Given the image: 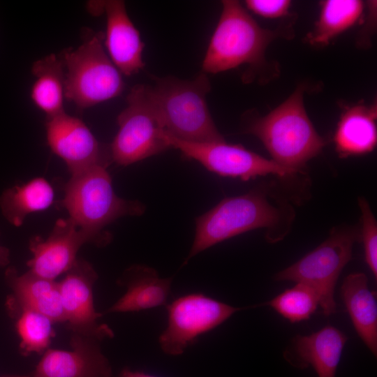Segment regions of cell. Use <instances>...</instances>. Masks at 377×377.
I'll return each mask as SVG.
<instances>
[{
	"mask_svg": "<svg viewBox=\"0 0 377 377\" xmlns=\"http://www.w3.org/2000/svg\"><path fill=\"white\" fill-rule=\"evenodd\" d=\"M8 250L0 246V266H3L8 263Z\"/></svg>",
	"mask_w": 377,
	"mask_h": 377,
	"instance_id": "cell-29",
	"label": "cell"
},
{
	"mask_svg": "<svg viewBox=\"0 0 377 377\" xmlns=\"http://www.w3.org/2000/svg\"><path fill=\"white\" fill-rule=\"evenodd\" d=\"M54 199V189L49 182L36 177L6 189L0 196V208L10 224L20 227L29 214L47 209Z\"/></svg>",
	"mask_w": 377,
	"mask_h": 377,
	"instance_id": "cell-22",
	"label": "cell"
},
{
	"mask_svg": "<svg viewBox=\"0 0 377 377\" xmlns=\"http://www.w3.org/2000/svg\"><path fill=\"white\" fill-rule=\"evenodd\" d=\"M302 86L264 117L252 121L246 133L257 137L277 163L302 172L325 145L309 118Z\"/></svg>",
	"mask_w": 377,
	"mask_h": 377,
	"instance_id": "cell-1",
	"label": "cell"
},
{
	"mask_svg": "<svg viewBox=\"0 0 377 377\" xmlns=\"http://www.w3.org/2000/svg\"><path fill=\"white\" fill-rule=\"evenodd\" d=\"M364 3L360 0H327L320 2V12L306 41L314 46H324L346 31L361 18Z\"/></svg>",
	"mask_w": 377,
	"mask_h": 377,
	"instance_id": "cell-23",
	"label": "cell"
},
{
	"mask_svg": "<svg viewBox=\"0 0 377 377\" xmlns=\"http://www.w3.org/2000/svg\"><path fill=\"white\" fill-rule=\"evenodd\" d=\"M171 278H160L151 267L137 265L129 268L123 285L126 293L108 312H135L165 305L171 289Z\"/></svg>",
	"mask_w": 377,
	"mask_h": 377,
	"instance_id": "cell-18",
	"label": "cell"
},
{
	"mask_svg": "<svg viewBox=\"0 0 377 377\" xmlns=\"http://www.w3.org/2000/svg\"><path fill=\"white\" fill-rule=\"evenodd\" d=\"M68 218L89 233L98 245H105L111 237L104 228L126 216H140L145 206L138 200H126L114 191L111 177L103 167H94L71 175L59 202Z\"/></svg>",
	"mask_w": 377,
	"mask_h": 377,
	"instance_id": "cell-3",
	"label": "cell"
},
{
	"mask_svg": "<svg viewBox=\"0 0 377 377\" xmlns=\"http://www.w3.org/2000/svg\"><path fill=\"white\" fill-rule=\"evenodd\" d=\"M284 213L269 201L263 189L224 198L196 218L194 239L186 263L208 248L249 230H278L284 224Z\"/></svg>",
	"mask_w": 377,
	"mask_h": 377,
	"instance_id": "cell-6",
	"label": "cell"
},
{
	"mask_svg": "<svg viewBox=\"0 0 377 377\" xmlns=\"http://www.w3.org/2000/svg\"><path fill=\"white\" fill-rule=\"evenodd\" d=\"M170 147L179 150L186 158L197 161L208 170L223 177L243 181L259 176L292 175L298 171L283 166L249 151L240 145L220 142H191L179 140L166 132Z\"/></svg>",
	"mask_w": 377,
	"mask_h": 377,
	"instance_id": "cell-10",
	"label": "cell"
},
{
	"mask_svg": "<svg viewBox=\"0 0 377 377\" xmlns=\"http://www.w3.org/2000/svg\"><path fill=\"white\" fill-rule=\"evenodd\" d=\"M154 80L150 93L168 134L191 142H225L207 106L211 84L205 73L190 80L173 76Z\"/></svg>",
	"mask_w": 377,
	"mask_h": 377,
	"instance_id": "cell-2",
	"label": "cell"
},
{
	"mask_svg": "<svg viewBox=\"0 0 377 377\" xmlns=\"http://www.w3.org/2000/svg\"><path fill=\"white\" fill-rule=\"evenodd\" d=\"M346 341L343 332L327 325L309 335H296L285 358L298 368L312 367L318 377H335Z\"/></svg>",
	"mask_w": 377,
	"mask_h": 377,
	"instance_id": "cell-16",
	"label": "cell"
},
{
	"mask_svg": "<svg viewBox=\"0 0 377 377\" xmlns=\"http://www.w3.org/2000/svg\"><path fill=\"white\" fill-rule=\"evenodd\" d=\"M97 278L90 263L77 258L58 283L65 322L70 328L74 333L103 339L112 337L113 332L108 325L98 324L101 313L95 310L93 295Z\"/></svg>",
	"mask_w": 377,
	"mask_h": 377,
	"instance_id": "cell-12",
	"label": "cell"
},
{
	"mask_svg": "<svg viewBox=\"0 0 377 377\" xmlns=\"http://www.w3.org/2000/svg\"><path fill=\"white\" fill-rule=\"evenodd\" d=\"M168 325L159 337L162 350L178 355L198 337L218 327L242 309L202 293L181 296L166 306Z\"/></svg>",
	"mask_w": 377,
	"mask_h": 377,
	"instance_id": "cell-9",
	"label": "cell"
},
{
	"mask_svg": "<svg viewBox=\"0 0 377 377\" xmlns=\"http://www.w3.org/2000/svg\"><path fill=\"white\" fill-rule=\"evenodd\" d=\"M31 72L36 77L31 89L34 103L45 113L46 118L64 112L65 69L61 58L50 54L38 59Z\"/></svg>",
	"mask_w": 377,
	"mask_h": 377,
	"instance_id": "cell-21",
	"label": "cell"
},
{
	"mask_svg": "<svg viewBox=\"0 0 377 377\" xmlns=\"http://www.w3.org/2000/svg\"><path fill=\"white\" fill-rule=\"evenodd\" d=\"M106 15L104 45L108 54L119 72L131 76L145 66L142 52L145 44L139 31L130 19L124 1H103Z\"/></svg>",
	"mask_w": 377,
	"mask_h": 377,
	"instance_id": "cell-15",
	"label": "cell"
},
{
	"mask_svg": "<svg viewBox=\"0 0 377 377\" xmlns=\"http://www.w3.org/2000/svg\"><path fill=\"white\" fill-rule=\"evenodd\" d=\"M117 121L119 129L110 149L117 165L127 166L170 148L149 85L132 87Z\"/></svg>",
	"mask_w": 377,
	"mask_h": 377,
	"instance_id": "cell-7",
	"label": "cell"
},
{
	"mask_svg": "<svg viewBox=\"0 0 377 377\" xmlns=\"http://www.w3.org/2000/svg\"><path fill=\"white\" fill-rule=\"evenodd\" d=\"M87 242L96 244L89 233L79 228L68 217L60 219L47 239H31L29 249L33 256L27 262L29 271L54 280L69 270L77 260L80 248Z\"/></svg>",
	"mask_w": 377,
	"mask_h": 377,
	"instance_id": "cell-13",
	"label": "cell"
},
{
	"mask_svg": "<svg viewBox=\"0 0 377 377\" xmlns=\"http://www.w3.org/2000/svg\"><path fill=\"white\" fill-rule=\"evenodd\" d=\"M120 377H156L140 371H132L128 369L123 370Z\"/></svg>",
	"mask_w": 377,
	"mask_h": 377,
	"instance_id": "cell-28",
	"label": "cell"
},
{
	"mask_svg": "<svg viewBox=\"0 0 377 377\" xmlns=\"http://www.w3.org/2000/svg\"><path fill=\"white\" fill-rule=\"evenodd\" d=\"M341 296L356 332L376 357V292L369 288L366 274L362 272L348 274L341 285Z\"/></svg>",
	"mask_w": 377,
	"mask_h": 377,
	"instance_id": "cell-17",
	"label": "cell"
},
{
	"mask_svg": "<svg viewBox=\"0 0 377 377\" xmlns=\"http://www.w3.org/2000/svg\"><path fill=\"white\" fill-rule=\"evenodd\" d=\"M7 277L22 309L39 312L52 322H65L59 283L30 271L17 275L13 269Z\"/></svg>",
	"mask_w": 377,
	"mask_h": 377,
	"instance_id": "cell-20",
	"label": "cell"
},
{
	"mask_svg": "<svg viewBox=\"0 0 377 377\" xmlns=\"http://www.w3.org/2000/svg\"><path fill=\"white\" fill-rule=\"evenodd\" d=\"M1 377H37L35 375L33 376H5Z\"/></svg>",
	"mask_w": 377,
	"mask_h": 377,
	"instance_id": "cell-30",
	"label": "cell"
},
{
	"mask_svg": "<svg viewBox=\"0 0 377 377\" xmlns=\"http://www.w3.org/2000/svg\"><path fill=\"white\" fill-rule=\"evenodd\" d=\"M246 7L253 13L266 18H279L286 16L289 11V0H247Z\"/></svg>",
	"mask_w": 377,
	"mask_h": 377,
	"instance_id": "cell-27",
	"label": "cell"
},
{
	"mask_svg": "<svg viewBox=\"0 0 377 377\" xmlns=\"http://www.w3.org/2000/svg\"><path fill=\"white\" fill-rule=\"evenodd\" d=\"M101 339L74 333L71 350H47L36 366L37 377H110L111 367L102 353Z\"/></svg>",
	"mask_w": 377,
	"mask_h": 377,
	"instance_id": "cell-14",
	"label": "cell"
},
{
	"mask_svg": "<svg viewBox=\"0 0 377 377\" xmlns=\"http://www.w3.org/2000/svg\"><path fill=\"white\" fill-rule=\"evenodd\" d=\"M104 34L86 28L76 49L60 53L65 69L64 97L84 110L119 96L124 91L121 73L104 47Z\"/></svg>",
	"mask_w": 377,
	"mask_h": 377,
	"instance_id": "cell-4",
	"label": "cell"
},
{
	"mask_svg": "<svg viewBox=\"0 0 377 377\" xmlns=\"http://www.w3.org/2000/svg\"><path fill=\"white\" fill-rule=\"evenodd\" d=\"M52 323L39 312L22 309L16 327L21 340L20 349L24 355L41 353L47 348L54 335Z\"/></svg>",
	"mask_w": 377,
	"mask_h": 377,
	"instance_id": "cell-25",
	"label": "cell"
},
{
	"mask_svg": "<svg viewBox=\"0 0 377 377\" xmlns=\"http://www.w3.org/2000/svg\"><path fill=\"white\" fill-rule=\"evenodd\" d=\"M360 239V230L346 226L336 228L315 249L290 266L276 273L274 279L291 281L312 288L320 299L323 314L336 312L334 295L339 276L352 257L354 243Z\"/></svg>",
	"mask_w": 377,
	"mask_h": 377,
	"instance_id": "cell-8",
	"label": "cell"
},
{
	"mask_svg": "<svg viewBox=\"0 0 377 377\" xmlns=\"http://www.w3.org/2000/svg\"><path fill=\"white\" fill-rule=\"evenodd\" d=\"M265 304L272 308L291 323L310 318L320 306L317 293L310 286L296 283Z\"/></svg>",
	"mask_w": 377,
	"mask_h": 377,
	"instance_id": "cell-24",
	"label": "cell"
},
{
	"mask_svg": "<svg viewBox=\"0 0 377 377\" xmlns=\"http://www.w3.org/2000/svg\"><path fill=\"white\" fill-rule=\"evenodd\" d=\"M45 128L48 146L71 175L112 163L110 145L99 142L82 119L64 112L46 118Z\"/></svg>",
	"mask_w": 377,
	"mask_h": 377,
	"instance_id": "cell-11",
	"label": "cell"
},
{
	"mask_svg": "<svg viewBox=\"0 0 377 377\" xmlns=\"http://www.w3.org/2000/svg\"><path fill=\"white\" fill-rule=\"evenodd\" d=\"M282 31L262 28L238 1H222L221 13L202 64V73L215 74L243 64H263L267 47Z\"/></svg>",
	"mask_w": 377,
	"mask_h": 377,
	"instance_id": "cell-5",
	"label": "cell"
},
{
	"mask_svg": "<svg viewBox=\"0 0 377 377\" xmlns=\"http://www.w3.org/2000/svg\"><path fill=\"white\" fill-rule=\"evenodd\" d=\"M376 103L355 105L341 114L334 134L336 149L341 157L371 151L376 145Z\"/></svg>",
	"mask_w": 377,
	"mask_h": 377,
	"instance_id": "cell-19",
	"label": "cell"
},
{
	"mask_svg": "<svg viewBox=\"0 0 377 377\" xmlns=\"http://www.w3.org/2000/svg\"><path fill=\"white\" fill-rule=\"evenodd\" d=\"M358 205L361 211L362 227L360 230V238L362 239L365 261L377 278V222L371 210L367 200L363 198H358Z\"/></svg>",
	"mask_w": 377,
	"mask_h": 377,
	"instance_id": "cell-26",
	"label": "cell"
}]
</instances>
